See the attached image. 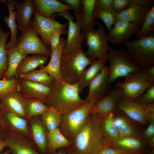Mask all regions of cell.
I'll list each match as a JSON object with an SVG mask.
<instances>
[{
    "instance_id": "ac0fdd59",
    "label": "cell",
    "mask_w": 154,
    "mask_h": 154,
    "mask_svg": "<svg viewBox=\"0 0 154 154\" xmlns=\"http://www.w3.org/2000/svg\"><path fill=\"white\" fill-rule=\"evenodd\" d=\"M66 44V40L60 37L59 42L56 47L51 50L50 59L46 66H40V70L47 72L54 80L57 82L64 81L61 76L60 63L63 50Z\"/></svg>"
},
{
    "instance_id": "f6af8a7d",
    "label": "cell",
    "mask_w": 154,
    "mask_h": 154,
    "mask_svg": "<svg viewBox=\"0 0 154 154\" xmlns=\"http://www.w3.org/2000/svg\"><path fill=\"white\" fill-rule=\"evenodd\" d=\"M60 2L71 7L74 12H81L82 11V0H62Z\"/></svg>"
},
{
    "instance_id": "1f68e13d",
    "label": "cell",
    "mask_w": 154,
    "mask_h": 154,
    "mask_svg": "<svg viewBox=\"0 0 154 154\" xmlns=\"http://www.w3.org/2000/svg\"><path fill=\"white\" fill-rule=\"evenodd\" d=\"M82 1L83 19L82 30L94 28L98 23L93 16L96 0H82Z\"/></svg>"
},
{
    "instance_id": "30bf717a",
    "label": "cell",
    "mask_w": 154,
    "mask_h": 154,
    "mask_svg": "<svg viewBox=\"0 0 154 154\" xmlns=\"http://www.w3.org/2000/svg\"><path fill=\"white\" fill-rule=\"evenodd\" d=\"M142 71L126 76L124 77L123 82L116 83L121 89L122 97L135 100L148 88L154 85V83L146 80Z\"/></svg>"
},
{
    "instance_id": "52a82bcc",
    "label": "cell",
    "mask_w": 154,
    "mask_h": 154,
    "mask_svg": "<svg viewBox=\"0 0 154 154\" xmlns=\"http://www.w3.org/2000/svg\"><path fill=\"white\" fill-rule=\"evenodd\" d=\"M98 28L82 30L81 34L86 41L88 48L86 52L92 61H108V34L102 24L98 22Z\"/></svg>"
},
{
    "instance_id": "d590c367",
    "label": "cell",
    "mask_w": 154,
    "mask_h": 154,
    "mask_svg": "<svg viewBox=\"0 0 154 154\" xmlns=\"http://www.w3.org/2000/svg\"><path fill=\"white\" fill-rule=\"evenodd\" d=\"M19 77V79L22 80L31 81L49 86L54 81L47 72L40 69L21 75Z\"/></svg>"
},
{
    "instance_id": "44dd1931",
    "label": "cell",
    "mask_w": 154,
    "mask_h": 154,
    "mask_svg": "<svg viewBox=\"0 0 154 154\" xmlns=\"http://www.w3.org/2000/svg\"><path fill=\"white\" fill-rule=\"evenodd\" d=\"M14 7L16 9L15 18L18 24L17 29L22 34L30 25L35 9L32 0H24L22 2L15 1Z\"/></svg>"
},
{
    "instance_id": "f35d334b",
    "label": "cell",
    "mask_w": 154,
    "mask_h": 154,
    "mask_svg": "<svg viewBox=\"0 0 154 154\" xmlns=\"http://www.w3.org/2000/svg\"><path fill=\"white\" fill-rule=\"evenodd\" d=\"M114 122L118 131L119 139L129 137H137L134 129L124 117L115 116Z\"/></svg>"
},
{
    "instance_id": "277c9868",
    "label": "cell",
    "mask_w": 154,
    "mask_h": 154,
    "mask_svg": "<svg viewBox=\"0 0 154 154\" xmlns=\"http://www.w3.org/2000/svg\"><path fill=\"white\" fill-rule=\"evenodd\" d=\"M126 52L143 70L154 66V34L132 40H124Z\"/></svg>"
},
{
    "instance_id": "e0dca14e",
    "label": "cell",
    "mask_w": 154,
    "mask_h": 154,
    "mask_svg": "<svg viewBox=\"0 0 154 154\" xmlns=\"http://www.w3.org/2000/svg\"><path fill=\"white\" fill-rule=\"evenodd\" d=\"M39 116L33 117L29 120L31 139L41 154H47L48 131L43 124Z\"/></svg>"
},
{
    "instance_id": "ba28073f",
    "label": "cell",
    "mask_w": 154,
    "mask_h": 154,
    "mask_svg": "<svg viewBox=\"0 0 154 154\" xmlns=\"http://www.w3.org/2000/svg\"><path fill=\"white\" fill-rule=\"evenodd\" d=\"M74 13L76 19L75 22L73 21L74 17L72 15L69 11L58 13L55 15L62 16L68 21L66 44L63 50L62 55L67 54L81 48L84 40L81 33L83 24L82 12Z\"/></svg>"
},
{
    "instance_id": "f1b7e54d",
    "label": "cell",
    "mask_w": 154,
    "mask_h": 154,
    "mask_svg": "<svg viewBox=\"0 0 154 154\" xmlns=\"http://www.w3.org/2000/svg\"><path fill=\"white\" fill-rule=\"evenodd\" d=\"M72 144V142L62 134L58 128L48 131L47 154H54L59 149L70 147Z\"/></svg>"
},
{
    "instance_id": "ee69618b",
    "label": "cell",
    "mask_w": 154,
    "mask_h": 154,
    "mask_svg": "<svg viewBox=\"0 0 154 154\" xmlns=\"http://www.w3.org/2000/svg\"><path fill=\"white\" fill-rule=\"evenodd\" d=\"M131 4V0H113L112 8L118 13L126 9Z\"/></svg>"
},
{
    "instance_id": "5bb4252c",
    "label": "cell",
    "mask_w": 154,
    "mask_h": 154,
    "mask_svg": "<svg viewBox=\"0 0 154 154\" xmlns=\"http://www.w3.org/2000/svg\"><path fill=\"white\" fill-rule=\"evenodd\" d=\"M122 96L121 89L116 83L113 89L97 100L90 113L97 114L102 118L106 117L113 112L117 102Z\"/></svg>"
},
{
    "instance_id": "d6a6232c",
    "label": "cell",
    "mask_w": 154,
    "mask_h": 154,
    "mask_svg": "<svg viewBox=\"0 0 154 154\" xmlns=\"http://www.w3.org/2000/svg\"><path fill=\"white\" fill-rule=\"evenodd\" d=\"M40 116L43 124L48 131L58 128L61 122L62 114L54 108L49 107Z\"/></svg>"
},
{
    "instance_id": "d4e9b609",
    "label": "cell",
    "mask_w": 154,
    "mask_h": 154,
    "mask_svg": "<svg viewBox=\"0 0 154 154\" xmlns=\"http://www.w3.org/2000/svg\"><path fill=\"white\" fill-rule=\"evenodd\" d=\"M1 3H5L8 7L9 11V16H6L3 18L4 22L10 29L11 38L9 41L5 45V48L8 49L16 46L17 38V33L19 31L17 30L18 25L16 23L15 18L16 11H14V0H3Z\"/></svg>"
},
{
    "instance_id": "836d02e7",
    "label": "cell",
    "mask_w": 154,
    "mask_h": 154,
    "mask_svg": "<svg viewBox=\"0 0 154 154\" xmlns=\"http://www.w3.org/2000/svg\"><path fill=\"white\" fill-rule=\"evenodd\" d=\"M48 106L41 100L36 98H26V118L29 120L33 117L40 116L48 108Z\"/></svg>"
},
{
    "instance_id": "603a6c76",
    "label": "cell",
    "mask_w": 154,
    "mask_h": 154,
    "mask_svg": "<svg viewBox=\"0 0 154 154\" xmlns=\"http://www.w3.org/2000/svg\"><path fill=\"white\" fill-rule=\"evenodd\" d=\"M153 5L144 6L132 3L126 9L117 13V20L132 23L141 27Z\"/></svg>"
},
{
    "instance_id": "9c48e42d",
    "label": "cell",
    "mask_w": 154,
    "mask_h": 154,
    "mask_svg": "<svg viewBox=\"0 0 154 154\" xmlns=\"http://www.w3.org/2000/svg\"><path fill=\"white\" fill-rule=\"evenodd\" d=\"M15 46L26 54H38L50 58L51 56V50L45 45L30 25L17 38Z\"/></svg>"
},
{
    "instance_id": "8fae6325",
    "label": "cell",
    "mask_w": 154,
    "mask_h": 154,
    "mask_svg": "<svg viewBox=\"0 0 154 154\" xmlns=\"http://www.w3.org/2000/svg\"><path fill=\"white\" fill-rule=\"evenodd\" d=\"M30 26L33 30L41 37L42 41L48 47H50V40L54 31L58 29H66L68 26V23H61L55 19L54 15L50 17H46L35 10Z\"/></svg>"
},
{
    "instance_id": "7402d4cb",
    "label": "cell",
    "mask_w": 154,
    "mask_h": 154,
    "mask_svg": "<svg viewBox=\"0 0 154 154\" xmlns=\"http://www.w3.org/2000/svg\"><path fill=\"white\" fill-rule=\"evenodd\" d=\"M3 112L7 130L31 139L28 120L25 118L13 113Z\"/></svg>"
},
{
    "instance_id": "9a60e30c",
    "label": "cell",
    "mask_w": 154,
    "mask_h": 154,
    "mask_svg": "<svg viewBox=\"0 0 154 154\" xmlns=\"http://www.w3.org/2000/svg\"><path fill=\"white\" fill-rule=\"evenodd\" d=\"M140 27L132 23L117 20L107 34L108 41L116 45L122 44L136 34Z\"/></svg>"
},
{
    "instance_id": "60d3db41",
    "label": "cell",
    "mask_w": 154,
    "mask_h": 154,
    "mask_svg": "<svg viewBox=\"0 0 154 154\" xmlns=\"http://www.w3.org/2000/svg\"><path fill=\"white\" fill-rule=\"evenodd\" d=\"M96 154H138L115 147L112 145L104 143Z\"/></svg>"
},
{
    "instance_id": "ab89813d",
    "label": "cell",
    "mask_w": 154,
    "mask_h": 154,
    "mask_svg": "<svg viewBox=\"0 0 154 154\" xmlns=\"http://www.w3.org/2000/svg\"><path fill=\"white\" fill-rule=\"evenodd\" d=\"M19 79L14 77L9 79L0 80V101H1L8 93L19 92Z\"/></svg>"
},
{
    "instance_id": "4fadbf2b",
    "label": "cell",
    "mask_w": 154,
    "mask_h": 154,
    "mask_svg": "<svg viewBox=\"0 0 154 154\" xmlns=\"http://www.w3.org/2000/svg\"><path fill=\"white\" fill-rule=\"evenodd\" d=\"M116 109L138 123L145 124L149 120V114L144 105L135 100L122 96L117 102Z\"/></svg>"
},
{
    "instance_id": "c3c4849f",
    "label": "cell",
    "mask_w": 154,
    "mask_h": 154,
    "mask_svg": "<svg viewBox=\"0 0 154 154\" xmlns=\"http://www.w3.org/2000/svg\"><path fill=\"white\" fill-rule=\"evenodd\" d=\"M144 135L146 138L151 139L152 144L154 145V122H151L150 124L146 129L144 132Z\"/></svg>"
},
{
    "instance_id": "b9f144b4",
    "label": "cell",
    "mask_w": 154,
    "mask_h": 154,
    "mask_svg": "<svg viewBox=\"0 0 154 154\" xmlns=\"http://www.w3.org/2000/svg\"><path fill=\"white\" fill-rule=\"evenodd\" d=\"M135 100L142 104L154 103V85L148 88Z\"/></svg>"
},
{
    "instance_id": "11a10c76",
    "label": "cell",
    "mask_w": 154,
    "mask_h": 154,
    "mask_svg": "<svg viewBox=\"0 0 154 154\" xmlns=\"http://www.w3.org/2000/svg\"><path fill=\"white\" fill-rule=\"evenodd\" d=\"M67 154H75L70 147L65 148Z\"/></svg>"
},
{
    "instance_id": "5b68a950",
    "label": "cell",
    "mask_w": 154,
    "mask_h": 154,
    "mask_svg": "<svg viewBox=\"0 0 154 154\" xmlns=\"http://www.w3.org/2000/svg\"><path fill=\"white\" fill-rule=\"evenodd\" d=\"M108 61L109 84L118 78L143 70L122 48L114 49L109 46Z\"/></svg>"
},
{
    "instance_id": "816d5d0a",
    "label": "cell",
    "mask_w": 154,
    "mask_h": 154,
    "mask_svg": "<svg viewBox=\"0 0 154 154\" xmlns=\"http://www.w3.org/2000/svg\"><path fill=\"white\" fill-rule=\"evenodd\" d=\"M4 138H0V152H1L5 147Z\"/></svg>"
},
{
    "instance_id": "ffe728a7",
    "label": "cell",
    "mask_w": 154,
    "mask_h": 154,
    "mask_svg": "<svg viewBox=\"0 0 154 154\" xmlns=\"http://www.w3.org/2000/svg\"><path fill=\"white\" fill-rule=\"evenodd\" d=\"M26 98L19 92H11L0 101V108L3 112L13 113L26 118Z\"/></svg>"
},
{
    "instance_id": "8992f818",
    "label": "cell",
    "mask_w": 154,
    "mask_h": 154,
    "mask_svg": "<svg viewBox=\"0 0 154 154\" xmlns=\"http://www.w3.org/2000/svg\"><path fill=\"white\" fill-rule=\"evenodd\" d=\"M88 100L84 104L66 114L62 115L58 128L62 134L72 142L86 123L90 112L98 100Z\"/></svg>"
},
{
    "instance_id": "83f0119b",
    "label": "cell",
    "mask_w": 154,
    "mask_h": 154,
    "mask_svg": "<svg viewBox=\"0 0 154 154\" xmlns=\"http://www.w3.org/2000/svg\"><path fill=\"white\" fill-rule=\"evenodd\" d=\"M49 58L48 56L38 54L27 56L18 66L16 70V77L34 71L38 66L43 65L46 62Z\"/></svg>"
},
{
    "instance_id": "7a4b0ae2",
    "label": "cell",
    "mask_w": 154,
    "mask_h": 154,
    "mask_svg": "<svg viewBox=\"0 0 154 154\" xmlns=\"http://www.w3.org/2000/svg\"><path fill=\"white\" fill-rule=\"evenodd\" d=\"M50 87V94L45 104L54 108L62 115L80 107L88 101L80 96L78 83L71 84L64 81H54Z\"/></svg>"
},
{
    "instance_id": "8d00e7d4",
    "label": "cell",
    "mask_w": 154,
    "mask_h": 154,
    "mask_svg": "<svg viewBox=\"0 0 154 154\" xmlns=\"http://www.w3.org/2000/svg\"><path fill=\"white\" fill-rule=\"evenodd\" d=\"M93 16L94 19L102 21L108 31L117 20V13L111 8L94 11Z\"/></svg>"
},
{
    "instance_id": "f5cc1de1",
    "label": "cell",
    "mask_w": 154,
    "mask_h": 154,
    "mask_svg": "<svg viewBox=\"0 0 154 154\" xmlns=\"http://www.w3.org/2000/svg\"><path fill=\"white\" fill-rule=\"evenodd\" d=\"M54 154H67L65 148H61L59 149Z\"/></svg>"
},
{
    "instance_id": "2e32d148",
    "label": "cell",
    "mask_w": 154,
    "mask_h": 154,
    "mask_svg": "<svg viewBox=\"0 0 154 154\" xmlns=\"http://www.w3.org/2000/svg\"><path fill=\"white\" fill-rule=\"evenodd\" d=\"M19 92L26 98L38 99L44 104L50 93V86L27 80L19 79Z\"/></svg>"
},
{
    "instance_id": "4dcf8cb0",
    "label": "cell",
    "mask_w": 154,
    "mask_h": 154,
    "mask_svg": "<svg viewBox=\"0 0 154 154\" xmlns=\"http://www.w3.org/2000/svg\"><path fill=\"white\" fill-rule=\"evenodd\" d=\"M110 145L138 154H145L146 153L143 143L137 137H129L118 139Z\"/></svg>"
},
{
    "instance_id": "f907efd6",
    "label": "cell",
    "mask_w": 154,
    "mask_h": 154,
    "mask_svg": "<svg viewBox=\"0 0 154 154\" xmlns=\"http://www.w3.org/2000/svg\"><path fill=\"white\" fill-rule=\"evenodd\" d=\"M0 128L7 129L3 114V112L0 108Z\"/></svg>"
},
{
    "instance_id": "bcb514c9",
    "label": "cell",
    "mask_w": 154,
    "mask_h": 154,
    "mask_svg": "<svg viewBox=\"0 0 154 154\" xmlns=\"http://www.w3.org/2000/svg\"><path fill=\"white\" fill-rule=\"evenodd\" d=\"M113 0H96L94 11L112 7Z\"/></svg>"
},
{
    "instance_id": "db71d44e",
    "label": "cell",
    "mask_w": 154,
    "mask_h": 154,
    "mask_svg": "<svg viewBox=\"0 0 154 154\" xmlns=\"http://www.w3.org/2000/svg\"><path fill=\"white\" fill-rule=\"evenodd\" d=\"M7 131V129L0 128V138H4Z\"/></svg>"
},
{
    "instance_id": "681fc988",
    "label": "cell",
    "mask_w": 154,
    "mask_h": 154,
    "mask_svg": "<svg viewBox=\"0 0 154 154\" xmlns=\"http://www.w3.org/2000/svg\"><path fill=\"white\" fill-rule=\"evenodd\" d=\"M131 1L132 3H134L143 6H149L153 5H152L153 1L150 0H131Z\"/></svg>"
},
{
    "instance_id": "d6986e66",
    "label": "cell",
    "mask_w": 154,
    "mask_h": 154,
    "mask_svg": "<svg viewBox=\"0 0 154 154\" xmlns=\"http://www.w3.org/2000/svg\"><path fill=\"white\" fill-rule=\"evenodd\" d=\"M109 67L105 66L89 85L87 100H99L106 95L108 90Z\"/></svg>"
},
{
    "instance_id": "7bdbcfd3",
    "label": "cell",
    "mask_w": 154,
    "mask_h": 154,
    "mask_svg": "<svg viewBox=\"0 0 154 154\" xmlns=\"http://www.w3.org/2000/svg\"><path fill=\"white\" fill-rule=\"evenodd\" d=\"M67 33L68 31L65 28L58 29L54 31L50 40L51 50H53L56 47L59 42L60 35Z\"/></svg>"
},
{
    "instance_id": "9f6ffc18",
    "label": "cell",
    "mask_w": 154,
    "mask_h": 154,
    "mask_svg": "<svg viewBox=\"0 0 154 154\" xmlns=\"http://www.w3.org/2000/svg\"><path fill=\"white\" fill-rule=\"evenodd\" d=\"M2 154H8V152H6Z\"/></svg>"
},
{
    "instance_id": "4316f807",
    "label": "cell",
    "mask_w": 154,
    "mask_h": 154,
    "mask_svg": "<svg viewBox=\"0 0 154 154\" xmlns=\"http://www.w3.org/2000/svg\"><path fill=\"white\" fill-rule=\"evenodd\" d=\"M8 58V64L3 79H9L16 77L17 69L22 61L28 56L15 46L6 49Z\"/></svg>"
},
{
    "instance_id": "e575fe53",
    "label": "cell",
    "mask_w": 154,
    "mask_h": 154,
    "mask_svg": "<svg viewBox=\"0 0 154 154\" xmlns=\"http://www.w3.org/2000/svg\"><path fill=\"white\" fill-rule=\"evenodd\" d=\"M10 34V31L5 32L0 26V78L1 79H3L8 66V58L5 45Z\"/></svg>"
},
{
    "instance_id": "6da1fadb",
    "label": "cell",
    "mask_w": 154,
    "mask_h": 154,
    "mask_svg": "<svg viewBox=\"0 0 154 154\" xmlns=\"http://www.w3.org/2000/svg\"><path fill=\"white\" fill-rule=\"evenodd\" d=\"M102 118L90 113L84 125L76 134L69 147L75 154H96L105 143Z\"/></svg>"
},
{
    "instance_id": "6f0895ef",
    "label": "cell",
    "mask_w": 154,
    "mask_h": 154,
    "mask_svg": "<svg viewBox=\"0 0 154 154\" xmlns=\"http://www.w3.org/2000/svg\"></svg>"
},
{
    "instance_id": "f546056e",
    "label": "cell",
    "mask_w": 154,
    "mask_h": 154,
    "mask_svg": "<svg viewBox=\"0 0 154 154\" xmlns=\"http://www.w3.org/2000/svg\"><path fill=\"white\" fill-rule=\"evenodd\" d=\"M114 112L102 118V127L105 144H111L119 137L117 129L114 122Z\"/></svg>"
},
{
    "instance_id": "cb8c5ba5",
    "label": "cell",
    "mask_w": 154,
    "mask_h": 154,
    "mask_svg": "<svg viewBox=\"0 0 154 154\" xmlns=\"http://www.w3.org/2000/svg\"><path fill=\"white\" fill-rule=\"evenodd\" d=\"M35 10L46 17H50L55 13H62L72 9L67 5L56 0H32Z\"/></svg>"
},
{
    "instance_id": "484cf974",
    "label": "cell",
    "mask_w": 154,
    "mask_h": 154,
    "mask_svg": "<svg viewBox=\"0 0 154 154\" xmlns=\"http://www.w3.org/2000/svg\"><path fill=\"white\" fill-rule=\"evenodd\" d=\"M105 62L99 60L92 61L89 67L85 69L78 82L79 93L88 87L90 82L105 67Z\"/></svg>"
},
{
    "instance_id": "7c38bea8",
    "label": "cell",
    "mask_w": 154,
    "mask_h": 154,
    "mask_svg": "<svg viewBox=\"0 0 154 154\" xmlns=\"http://www.w3.org/2000/svg\"><path fill=\"white\" fill-rule=\"evenodd\" d=\"M4 140L13 154H42L31 139L11 131L7 130Z\"/></svg>"
},
{
    "instance_id": "3957f363",
    "label": "cell",
    "mask_w": 154,
    "mask_h": 154,
    "mask_svg": "<svg viewBox=\"0 0 154 154\" xmlns=\"http://www.w3.org/2000/svg\"><path fill=\"white\" fill-rule=\"evenodd\" d=\"M92 61L82 47L62 55L60 71L63 80L70 84L77 83L86 67Z\"/></svg>"
},
{
    "instance_id": "7dc6e473",
    "label": "cell",
    "mask_w": 154,
    "mask_h": 154,
    "mask_svg": "<svg viewBox=\"0 0 154 154\" xmlns=\"http://www.w3.org/2000/svg\"><path fill=\"white\" fill-rule=\"evenodd\" d=\"M142 72L147 81L154 83V66L142 70Z\"/></svg>"
},
{
    "instance_id": "74e56055",
    "label": "cell",
    "mask_w": 154,
    "mask_h": 154,
    "mask_svg": "<svg viewBox=\"0 0 154 154\" xmlns=\"http://www.w3.org/2000/svg\"><path fill=\"white\" fill-rule=\"evenodd\" d=\"M154 33V5L147 14L140 29L136 33V38L145 37Z\"/></svg>"
}]
</instances>
